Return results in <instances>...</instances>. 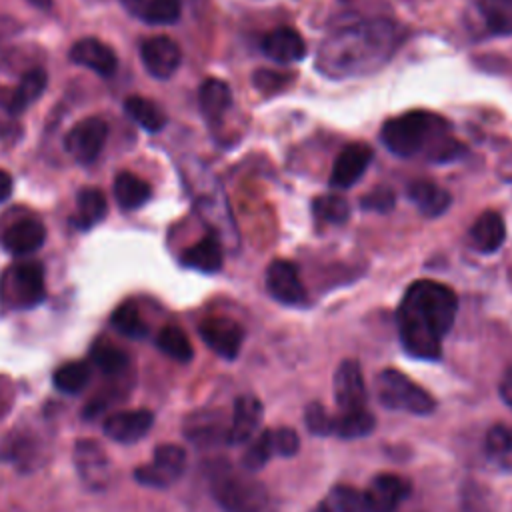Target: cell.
<instances>
[{"label":"cell","instance_id":"obj_1","mask_svg":"<svg viewBox=\"0 0 512 512\" xmlns=\"http://www.w3.org/2000/svg\"><path fill=\"white\" fill-rule=\"evenodd\" d=\"M458 300L452 288L434 280H416L404 292L396 310L404 350L420 360L442 356V338L454 324Z\"/></svg>","mask_w":512,"mask_h":512},{"label":"cell","instance_id":"obj_2","mask_svg":"<svg viewBox=\"0 0 512 512\" xmlns=\"http://www.w3.org/2000/svg\"><path fill=\"white\" fill-rule=\"evenodd\" d=\"M394 28L388 22H370L340 30L326 38L320 56L324 74H360L378 66L392 52Z\"/></svg>","mask_w":512,"mask_h":512},{"label":"cell","instance_id":"obj_3","mask_svg":"<svg viewBox=\"0 0 512 512\" xmlns=\"http://www.w3.org/2000/svg\"><path fill=\"white\" fill-rule=\"evenodd\" d=\"M210 492L224 512H276L270 490L226 460L210 466Z\"/></svg>","mask_w":512,"mask_h":512},{"label":"cell","instance_id":"obj_4","mask_svg":"<svg viewBox=\"0 0 512 512\" xmlns=\"http://www.w3.org/2000/svg\"><path fill=\"white\" fill-rule=\"evenodd\" d=\"M378 402L388 410L428 416L436 410L434 396L396 368H384L374 378Z\"/></svg>","mask_w":512,"mask_h":512},{"label":"cell","instance_id":"obj_5","mask_svg":"<svg viewBox=\"0 0 512 512\" xmlns=\"http://www.w3.org/2000/svg\"><path fill=\"white\" fill-rule=\"evenodd\" d=\"M436 122L438 118L430 116L428 112L412 110L402 116L386 120L380 130V138L392 154L408 158L420 152V148L426 142V136L432 132V126Z\"/></svg>","mask_w":512,"mask_h":512},{"label":"cell","instance_id":"obj_6","mask_svg":"<svg viewBox=\"0 0 512 512\" xmlns=\"http://www.w3.org/2000/svg\"><path fill=\"white\" fill-rule=\"evenodd\" d=\"M2 296L16 308L36 306L44 298V268L38 262L12 266L2 278Z\"/></svg>","mask_w":512,"mask_h":512},{"label":"cell","instance_id":"obj_7","mask_svg":"<svg viewBox=\"0 0 512 512\" xmlns=\"http://www.w3.org/2000/svg\"><path fill=\"white\" fill-rule=\"evenodd\" d=\"M186 450L178 444H160L154 450L152 462L134 470V478L152 488H164L176 482L186 470Z\"/></svg>","mask_w":512,"mask_h":512},{"label":"cell","instance_id":"obj_8","mask_svg":"<svg viewBox=\"0 0 512 512\" xmlns=\"http://www.w3.org/2000/svg\"><path fill=\"white\" fill-rule=\"evenodd\" d=\"M230 418L220 408H200L184 418V436L198 448H214L228 440Z\"/></svg>","mask_w":512,"mask_h":512},{"label":"cell","instance_id":"obj_9","mask_svg":"<svg viewBox=\"0 0 512 512\" xmlns=\"http://www.w3.org/2000/svg\"><path fill=\"white\" fill-rule=\"evenodd\" d=\"M106 138H108L106 122L102 118L92 116V118L80 120L70 128V132L66 134L64 146L76 162L90 164L100 156L106 144Z\"/></svg>","mask_w":512,"mask_h":512},{"label":"cell","instance_id":"obj_10","mask_svg":"<svg viewBox=\"0 0 512 512\" xmlns=\"http://www.w3.org/2000/svg\"><path fill=\"white\" fill-rule=\"evenodd\" d=\"M198 334L214 354L226 360H234L244 342V328L236 320L224 316L202 320L198 326Z\"/></svg>","mask_w":512,"mask_h":512},{"label":"cell","instance_id":"obj_11","mask_svg":"<svg viewBox=\"0 0 512 512\" xmlns=\"http://www.w3.org/2000/svg\"><path fill=\"white\" fill-rule=\"evenodd\" d=\"M332 390H334V400L340 412L366 408V400H368L366 382L362 376V368L356 360L348 358L338 364L332 378Z\"/></svg>","mask_w":512,"mask_h":512},{"label":"cell","instance_id":"obj_12","mask_svg":"<svg viewBox=\"0 0 512 512\" xmlns=\"http://www.w3.org/2000/svg\"><path fill=\"white\" fill-rule=\"evenodd\" d=\"M408 496L410 482L392 472L376 474L364 490V498L370 512H396Z\"/></svg>","mask_w":512,"mask_h":512},{"label":"cell","instance_id":"obj_13","mask_svg":"<svg viewBox=\"0 0 512 512\" xmlns=\"http://www.w3.org/2000/svg\"><path fill=\"white\" fill-rule=\"evenodd\" d=\"M74 466L80 480L92 488L102 490L110 478V462L104 448L90 438L78 440L74 444Z\"/></svg>","mask_w":512,"mask_h":512},{"label":"cell","instance_id":"obj_14","mask_svg":"<svg viewBox=\"0 0 512 512\" xmlns=\"http://www.w3.org/2000/svg\"><path fill=\"white\" fill-rule=\"evenodd\" d=\"M266 290L280 304L298 306L306 300V288L298 270L288 260H274L266 268Z\"/></svg>","mask_w":512,"mask_h":512},{"label":"cell","instance_id":"obj_15","mask_svg":"<svg viewBox=\"0 0 512 512\" xmlns=\"http://www.w3.org/2000/svg\"><path fill=\"white\" fill-rule=\"evenodd\" d=\"M140 58L150 76L164 80V78H170L178 70V66L182 62V52H180V46L172 38L154 36V38H148L142 42Z\"/></svg>","mask_w":512,"mask_h":512},{"label":"cell","instance_id":"obj_16","mask_svg":"<svg viewBox=\"0 0 512 512\" xmlns=\"http://www.w3.org/2000/svg\"><path fill=\"white\" fill-rule=\"evenodd\" d=\"M372 162V148L364 142H352L344 146L334 160L330 172V184L334 188H350L354 186L366 172Z\"/></svg>","mask_w":512,"mask_h":512},{"label":"cell","instance_id":"obj_17","mask_svg":"<svg viewBox=\"0 0 512 512\" xmlns=\"http://www.w3.org/2000/svg\"><path fill=\"white\" fill-rule=\"evenodd\" d=\"M154 424V414L148 408L120 410L104 420V434L120 444L138 442Z\"/></svg>","mask_w":512,"mask_h":512},{"label":"cell","instance_id":"obj_18","mask_svg":"<svg viewBox=\"0 0 512 512\" xmlns=\"http://www.w3.org/2000/svg\"><path fill=\"white\" fill-rule=\"evenodd\" d=\"M262 412H264L262 402L254 394L238 396L232 408L226 444H232V446L246 444L256 434L262 420Z\"/></svg>","mask_w":512,"mask_h":512},{"label":"cell","instance_id":"obj_19","mask_svg":"<svg viewBox=\"0 0 512 512\" xmlns=\"http://www.w3.org/2000/svg\"><path fill=\"white\" fill-rule=\"evenodd\" d=\"M70 60L100 76H112L116 72L118 60L110 46L100 42L98 38H82L70 48Z\"/></svg>","mask_w":512,"mask_h":512},{"label":"cell","instance_id":"obj_20","mask_svg":"<svg viewBox=\"0 0 512 512\" xmlns=\"http://www.w3.org/2000/svg\"><path fill=\"white\" fill-rule=\"evenodd\" d=\"M262 50L266 52V56H270L272 60H276L280 64L298 62L306 56V44H304L302 36L290 26H280V28H274L272 32H268L264 36Z\"/></svg>","mask_w":512,"mask_h":512},{"label":"cell","instance_id":"obj_21","mask_svg":"<svg viewBox=\"0 0 512 512\" xmlns=\"http://www.w3.org/2000/svg\"><path fill=\"white\" fill-rule=\"evenodd\" d=\"M46 240V228L40 220L26 218L16 224H12L4 236H2V246L14 254V256H26L36 252Z\"/></svg>","mask_w":512,"mask_h":512},{"label":"cell","instance_id":"obj_22","mask_svg":"<svg viewBox=\"0 0 512 512\" xmlns=\"http://www.w3.org/2000/svg\"><path fill=\"white\" fill-rule=\"evenodd\" d=\"M406 194L412 200V204L418 208V212L428 218H436L444 214L452 204V196L448 190L422 178L412 180L406 186Z\"/></svg>","mask_w":512,"mask_h":512},{"label":"cell","instance_id":"obj_23","mask_svg":"<svg viewBox=\"0 0 512 512\" xmlns=\"http://www.w3.org/2000/svg\"><path fill=\"white\" fill-rule=\"evenodd\" d=\"M470 238L480 252H496L506 238V226L502 216L494 210L482 212L470 228Z\"/></svg>","mask_w":512,"mask_h":512},{"label":"cell","instance_id":"obj_24","mask_svg":"<svg viewBox=\"0 0 512 512\" xmlns=\"http://www.w3.org/2000/svg\"><path fill=\"white\" fill-rule=\"evenodd\" d=\"M486 458L502 472H512V424L498 422L484 436Z\"/></svg>","mask_w":512,"mask_h":512},{"label":"cell","instance_id":"obj_25","mask_svg":"<svg viewBox=\"0 0 512 512\" xmlns=\"http://www.w3.org/2000/svg\"><path fill=\"white\" fill-rule=\"evenodd\" d=\"M46 82H48V76H46V72H44L42 68H32V70H28V72L20 78L16 90H12V92L8 94V100L4 102L6 108H8V112L18 114V112L26 110L32 102H36V100L42 96V92H44V88H46Z\"/></svg>","mask_w":512,"mask_h":512},{"label":"cell","instance_id":"obj_26","mask_svg":"<svg viewBox=\"0 0 512 512\" xmlns=\"http://www.w3.org/2000/svg\"><path fill=\"white\" fill-rule=\"evenodd\" d=\"M198 100H200V110H202L204 118L208 122H216L230 108L232 92H230V86L224 80L208 78L200 86Z\"/></svg>","mask_w":512,"mask_h":512},{"label":"cell","instance_id":"obj_27","mask_svg":"<svg viewBox=\"0 0 512 512\" xmlns=\"http://www.w3.org/2000/svg\"><path fill=\"white\" fill-rule=\"evenodd\" d=\"M222 260H224L222 246L212 236L198 240L182 254V264H186L188 268L200 270V272H208V274L218 272L222 268Z\"/></svg>","mask_w":512,"mask_h":512},{"label":"cell","instance_id":"obj_28","mask_svg":"<svg viewBox=\"0 0 512 512\" xmlns=\"http://www.w3.org/2000/svg\"><path fill=\"white\" fill-rule=\"evenodd\" d=\"M150 184L132 172H120L114 178V198L124 210H136L150 200Z\"/></svg>","mask_w":512,"mask_h":512},{"label":"cell","instance_id":"obj_29","mask_svg":"<svg viewBox=\"0 0 512 512\" xmlns=\"http://www.w3.org/2000/svg\"><path fill=\"white\" fill-rule=\"evenodd\" d=\"M374 426H376V420L368 408L348 410V412H340L338 416H332V434L344 440L368 436L374 430Z\"/></svg>","mask_w":512,"mask_h":512},{"label":"cell","instance_id":"obj_30","mask_svg":"<svg viewBox=\"0 0 512 512\" xmlns=\"http://www.w3.org/2000/svg\"><path fill=\"white\" fill-rule=\"evenodd\" d=\"M318 512H370L364 492L354 486L338 484L318 504Z\"/></svg>","mask_w":512,"mask_h":512},{"label":"cell","instance_id":"obj_31","mask_svg":"<svg viewBox=\"0 0 512 512\" xmlns=\"http://www.w3.org/2000/svg\"><path fill=\"white\" fill-rule=\"evenodd\" d=\"M90 378H92L90 362L74 360V362H66V364L58 366L52 376V382H54L56 390H60L64 394H78L86 388Z\"/></svg>","mask_w":512,"mask_h":512},{"label":"cell","instance_id":"obj_32","mask_svg":"<svg viewBox=\"0 0 512 512\" xmlns=\"http://www.w3.org/2000/svg\"><path fill=\"white\" fill-rule=\"evenodd\" d=\"M124 110L138 126H142L148 132H158L166 124L164 112L144 96H128L124 100Z\"/></svg>","mask_w":512,"mask_h":512},{"label":"cell","instance_id":"obj_33","mask_svg":"<svg viewBox=\"0 0 512 512\" xmlns=\"http://www.w3.org/2000/svg\"><path fill=\"white\" fill-rule=\"evenodd\" d=\"M156 346L166 354L170 356L172 360L176 362H190L192 356H194V348H192V342L190 338L186 336V332L178 326H164L158 336H156Z\"/></svg>","mask_w":512,"mask_h":512},{"label":"cell","instance_id":"obj_34","mask_svg":"<svg viewBox=\"0 0 512 512\" xmlns=\"http://www.w3.org/2000/svg\"><path fill=\"white\" fill-rule=\"evenodd\" d=\"M478 10L492 34H512V0H480Z\"/></svg>","mask_w":512,"mask_h":512},{"label":"cell","instance_id":"obj_35","mask_svg":"<svg viewBox=\"0 0 512 512\" xmlns=\"http://www.w3.org/2000/svg\"><path fill=\"white\" fill-rule=\"evenodd\" d=\"M76 204H78L76 222H78V228L82 230H88L90 226L98 224L106 214V196L98 188L80 190Z\"/></svg>","mask_w":512,"mask_h":512},{"label":"cell","instance_id":"obj_36","mask_svg":"<svg viewBox=\"0 0 512 512\" xmlns=\"http://www.w3.org/2000/svg\"><path fill=\"white\" fill-rule=\"evenodd\" d=\"M272 454H276L274 442H272V430L264 428L248 440V448L242 454V468L246 472H258L268 464Z\"/></svg>","mask_w":512,"mask_h":512},{"label":"cell","instance_id":"obj_37","mask_svg":"<svg viewBox=\"0 0 512 512\" xmlns=\"http://www.w3.org/2000/svg\"><path fill=\"white\" fill-rule=\"evenodd\" d=\"M90 360L104 374H112V376L120 374L128 364V356L124 354V350H120L118 346H114L106 338H98L90 346Z\"/></svg>","mask_w":512,"mask_h":512},{"label":"cell","instance_id":"obj_38","mask_svg":"<svg viewBox=\"0 0 512 512\" xmlns=\"http://www.w3.org/2000/svg\"><path fill=\"white\" fill-rule=\"evenodd\" d=\"M110 322H112V326H114L120 334H124V336H128V338H144L146 332H148V326H146V322L142 320L140 310H138V306H136L134 302H124V304H120V306L112 312Z\"/></svg>","mask_w":512,"mask_h":512},{"label":"cell","instance_id":"obj_39","mask_svg":"<svg viewBox=\"0 0 512 512\" xmlns=\"http://www.w3.org/2000/svg\"><path fill=\"white\" fill-rule=\"evenodd\" d=\"M182 0H146L138 18L148 24H174L180 18Z\"/></svg>","mask_w":512,"mask_h":512},{"label":"cell","instance_id":"obj_40","mask_svg":"<svg viewBox=\"0 0 512 512\" xmlns=\"http://www.w3.org/2000/svg\"><path fill=\"white\" fill-rule=\"evenodd\" d=\"M314 214L328 224H344L350 216V204L336 194L320 196L314 200Z\"/></svg>","mask_w":512,"mask_h":512},{"label":"cell","instance_id":"obj_41","mask_svg":"<svg viewBox=\"0 0 512 512\" xmlns=\"http://www.w3.org/2000/svg\"><path fill=\"white\" fill-rule=\"evenodd\" d=\"M304 424L316 436H332V416L320 402H310L306 406Z\"/></svg>","mask_w":512,"mask_h":512},{"label":"cell","instance_id":"obj_42","mask_svg":"<svg viewBox=\"0 0 512 512\" xmlns=\"http://www.w3.org/2000/svg\"><path fill=\"white\" fill-rule=\"evenodd\" d=\"M272 442H274V452L284 458L294 456L300 448L298 434L288 426H280V428L272 430Z\"/></svg>","mask_w":512,"mask_h":512},{"label":"cell","instance_id":"obj_43","mask_svg":"<svg viewBox=\"0 0 512 512\" xmlns=\"http://www.w3.org/2000/svg\"><path fill=\"white\" fill-rule=\"evenodd\" d=\"M364 210H372V212H388L390 208H394L396 204V196L390 188H376L372 192H368L366 196H362L360 200Z\"/></svg>","mask_w":512,"mask_h":512},{"label":"cell","instance_id":"obj_44","mask_svg":"<svg viewBox=\"0 0 512 512\" xmlns=\"http://www.w3.org/2000/svg\"><path fill=\"white\" fill-rule=\"evenodd\" d=\"M288 80H290V74H280L274 70H256V74H254V86L260 92L280 90Z\"/></svg>","mask_w":512,"mask_h":512},{"label":"cell","instance_id":"obj_45","mask_svg":"<svg viewBox=\"0 0 512 512\" xmlns=\"http://www.w3.org/2000/svg\"><path fill=\"white\" fill-rule=\"evenodd\" d=\"M498 392H500L502 402L512 410V368H508L506 374L502 376V380L498 384Z\"/></svg>","mask_w":512,"mask_h":512},{"label":"cell","instance_id":"obj_46","mask_svg":"<svg viewBox=\"0 0 512 512\" xmlns=\"http://www.w3.org/2000/svg\"><path fill=\"white\" fill-rule=\"evenodd\" d=\"M458 512H488L484 500L478 496V494H466L464 500H462V506Z\"/></svg>","mask_w":512,"mask_h":512},{"label":"cell","instance_id":"obj_47","mask_svg":"<svg viewBox=\"0 0 512 512\" xmlns=\"http://www.w3.org/2000/svg\"><path fill=\"white\" fill-rule=\"evenodd\" d=\"M12 188H14L12 176L6 170H0V204L12 196Z\"/></svg>","mask_w":512,"mask_h":512},{"label":"cell","instance_id":"obj_48","mask_svg":"<svg viewBox=\"0 0 512 512\" xmlns=\"http://www.w3.org/2000/svg\"><path fill=\"white\" fill-rule=\"evenodd\" d=\"M124 2V6L130 10V12H134L136 16L140 14V10H142V6H144V2L146 0H122Z\"/></svg>","mask_w":512,"mask_h":512},{"label":"cell","instance_id":"obj_49","mask_svg":"<svg viewBox=\"0 0 512 512\" xmlns=\"http://www.w3.org/2000/svg\"><path fill=\"white\" fill-rule=\"evenodd\" d=\"M28 2L34 4V6H38V8H42V10H46V8L52 6V0H28Z\"/></svg>","mask_w":512,"mask_h":512}]
</instances>
